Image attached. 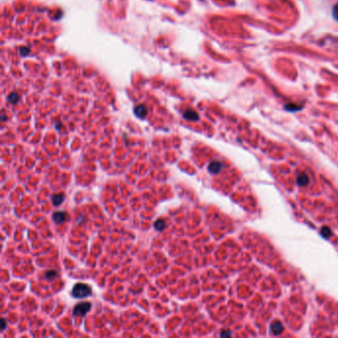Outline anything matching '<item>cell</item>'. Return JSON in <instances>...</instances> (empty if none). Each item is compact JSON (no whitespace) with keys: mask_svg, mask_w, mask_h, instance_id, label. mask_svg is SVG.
Returning a JSON list of instances; mask_svg holds the SVG:
<instances>
[{"mask_svg":"<svg viewBox=\"0 0 338 338\" xmlns=\"http://www.w3.org/2000/svg\"><path fill=\"white\" fill-rule=\"evenodd\" d=\"M71 295L75 299H82V298L89 297L91 295V288L86 284L78 283L73 287Z\"/></svg>","mask_w":338,"mask_h":338,"instance_id":"cell-1","label":"cell"},{"mask_svg":"<svg viewBox=\"0 0 338 338\" xmlns=\"http://www.w3.org/2000/svg\"><path fill=\"white\" fill-rule=\"evenodd\" d=\"M91 309V304L88 302H83L77 304L73 309V315L74 317H83L85 316Z\"/></svg>","mask_w":338,"mask_h":338,"instance_id":"cell-2","label":"cell"},{"mask_svg":"<svg viewBox=\"0 0 338 338\" xmlns=\"http://www.w3.org/2000/svg\"><path fill=\"white\" fill-rule=\"evenodd\" d=\"M67 218H68V214L64 211H57L53 214V219L58 224L64 223L67 220Z\"/></svg>","mask_w":338,"mask_h":338,"instance_id":"cell-3","label":"cell"},{"mask_svg":"<svg viewBox=\"0 0 338 338\" xmlns=\"http://www.w3.org/2000/svg\"><path fill=\"white\" fill-rule=\"evenodd\" d=\"M221 169V163L219 162H212L209 166H208V171L211 174H217Z\"/></svg>","mask_w":338,"mask_h":338,"instance_id":"cell-4","label":"cell"},{"mask_svg":"<svg viewBox=\"0 0 338 338\" xmlns=\"http://www.w3.org/2000/svg\"><path fill=\"white\" fill-rule=\"evenodd\" d=\"M52 201H53L54 205H60L63 203V201H64V196L62 194L55 195V196H53Z\"/></svg>","mask_w":338,"mask_h":338,"instance_id":"cell-5","label":"cell"},{"mask_svg":"<svg viewBox=\"0 0 338 338\" xmlns=\"http://www.w3.org/2000/svg\"><path fill=\"white\" fill-rule=\"evenodd\" d=\"M156 230H159V231H163L164 228H165V221L163 219H159L155 222L154 224Z\"/></svg>","mask_w":338,"mask_h":338,"instance_id":"cell-6","label":"cell"},{"mask_svg":"<svg viewBox=\"0 0 338 338\" xmlns=\"http://www.w3.org/2000/svg\"><path fill=\"white\" fill-rule=\"evenodd\" d=\"M185 117L187 119H191V120H197L198 119V115L196 112H187L185 114Z\"/></svg>","mask_w":338,"mask_h":338,"instance_id":"cell-7","label":"cell"},{"mask_svg":"<svg viewBox=\"0 0 338 338\" xmlns=\"http://www.w3.org/2000/svg\"><path fill=\"white\" fill-rule=\"evenodd\" d=\"M136 114H137L138 116H140V117L144 116V115L146 114V110H145V108H144V107H142V106H139V107L136 109Z\"/></svg>","mask_w":338,"mask_h":338,"instance_id":"cell-8","label":"cell"},{"mask_svg":"<svg viewBox=\"0 0 338 338\" xmlns=\"http://www.w3.org/2000/svg\"><path fill=\"white\" fill-rule=\"evenodd\" d=\"M56 276H57V272H56V271H53V270L46 273V277H47L49 280H53L54 278H56Z\"/></svg>","mask_w":338,"mask_h":338,"instance_id":"cell-9","label":"cell"},{"mask_svg":"<svg viewBox=\"0 0 338 338\" xmlns=\"http://www.w3.org/2000/svg\"><path fill=\"white\" fill-rule=\"evenodd\" d=\"M333 15L335 17V19L337 20L338 22V3H337L335 6H334V9H333Z\"/></svg>","mask_w":338,"mask_h":338,"instance_id":"cell-10","label":"cell"},{"mask_svg":"<svg viewBox=\"0 0 338 338\" xmlns=\"http://www.w3.org/2000/svg\"><path fill=\"white\" fill-rule=\"evenodd\" d=\"M299 180H300V184H301V185H306V184L308 183V180H309V179H308V177H307L306 175H303V176L300 177Z\"/></svg>","mask_w":338,"mask_h":338,"instance_id":"cell-11","label":"cell"},{"mask_svg":"<svg viewBox=\"0 0 338 338\" xmlns=\"http://www.w3.org/2000/svg\"><path fill=\"white\" fill-rule=\"evenodd\" d=\"M1 324H2V327H1V331L3 332V331L5 330V328H6V322H5V320H4V319H2V320H1Z\"/></svg>","mask_w":338,"mask_h":338,"instance_id":"cell-12","label":"cell"}]
</instances>
